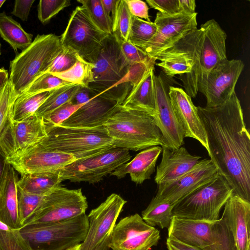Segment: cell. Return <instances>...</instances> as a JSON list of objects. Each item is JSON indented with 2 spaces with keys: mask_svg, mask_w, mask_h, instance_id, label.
<instances>
[{
  "mask_svg": "<svg viewBox=\"0 0 250 250\" xmlns=\"http://www.w3.org/2000/svg\"><path fill=\"white\" fill-rule=\"evenodd\" d=\"M204 127L208 154L232 189V194L250 202V135L235 92L223 104L197 106Z\"/></svg>",
  "mask_w": 250,
  "mask_h": 250,
  "instance_id": "1",
  "label": "cell"
},
{
  "mask_svg": "<svg viewBox=\"0 0 250 250\" xmlns=\"http://www.w3.org/2000/svg\"><path fill=\"white\" fill-rule=\"evenodd\" d=\"M93 64V82L89 85L96 95L121 104L130 91V84H121L131 65L114 34L107 35L99 47L83 58Z\"/></svg>",
  "mask_w": 250,
  "mask_h": 250,
  "instance_id": "2",
  "label": "cell"
},
{
  "mask_svg": "<svg viewBox=\"0 0 250 250\" xmlns=\"http://www.w3.org/2000/svg\"><path fill=\"white\" fill-rule=\"evenodd\" d=\"M62 49L60 36L38 34L27 48L10 62L12 104L35 80L46 73Z\"/></svg>",
  "mask_w": 250,
  "mask_h": 250,
  "instance_id": "3",
  "label": "cell"
},
{
  "mask_svg": "<svg viewBox=\"0 0 250 250\" xmlns=\"http://www.w3.org/2000/svg\"><path fill=\"white\" fill-rule=\"evenodd\" d=\"M104 126L115 147L136 151L163 145L154 118L143 111L118 104Z\"/></svg>",
  "mask_w": 250,
  "mask_h": 250,
  "instance_id": "4",
  "label": "cell"
},
{
  "mask_svg": "<svg viewBox=\"0 0 250 250\" xmlns=\"http://www.w3.org/2000/svg\"><path fill=\"white\" fill-rule=\"evenodd\" d=\"M46 136L38 144L76 160L90 157L114 147L104 126L95 128L46 127Z\"/></svg>",
  "mask_w": 250,
  "mask_h": 250,
  "instance_id": "5",
  "label": "cell"
},
{
  "mask_svg": "<svg viewBox=\"0 0 250 250\" xmlns=\"http://www.w3.org/2000/svg\"><path fill=\"white\" fill-rule=\"evenodd\" d=\"M88 225L85 213L61 222L25 226L20 231L32 250H67L83 242Z\"/></svg>",
  "mask_w": 250,
  "mask_h": 250,
  "instance_id": "6",
  "label": "cell"
},
{
  "mask_svg": "<svg viewBox=\"0 0 250 250\" xmlns=\"http://www.w3.org/2000/svg\"><path fill=\"white\" fill-rule=\"evenodd\" d=\"M201 47L195 65L189 73L180 76L185 92L195 98L204 88L210 71L227 59L226 41L227 35L219 23L211 19L202 24Z\"/></svg>",
  "mask_w": 250,
  "mask_h": 250,
  "instance_id": "7",
  "label": "cell"
},
{
  "mask_svg": "<svg viewBox=\"0 0 250 250\" xmlns=\"http://www.w3.org/2000/svg\"><path fill=\"white\" fill-rule=\"evenodd\" d=\"M168 237L203 250H236L231 232L222 217L209 222L173 216Z\"/></svg>",
  "mask_w": 250,
  "mask_h": 250,
  "instance_id": "8",
  "label": "cell"
},
{
  "mask_svg": "<svg viewBox=\"0 0 250 250\" xmlns=\"http://www.w3.org/2000/svg\"><path fill=\"white\" fill-rule=\"evenodd\" d=\"M232 194L230 186L218 174L212 181L177 203L172 208V216L189 220L216 221Z\"/></svg>",
  "mask_w": 250,
  "mask_h": 250,
  "instance_id": "9",
  "label": "cell"
},
{
  "mask_svg": "<svg viewBox=\"0 0 250 250\" xmlns=\"http://www.w3.org/2000/svg\"><path fill=\"white\" fill-rule=\"evenodd\" d=\"M87 207L86 198L81 189H69L60 185L46 194L22 227L75 218L85 214Z\"/></svg>",
  "mask_w": 250,
  "mask_h": 250,
  "instance_id": "10",
  "label": "cell"
},
{
  "mask_svg": "<svg viewBox=\"0 0 250 250\" xmlns=\"http://www.w3.org/2000/svg\"><path fill=\"white\" fill-rule=\"evenodd\" d=\"M129 150L112 147L90 157L76 160L59 171L61 181L95 183L131 159Z\"/></svg>",
  "mask_w": 250,
  "mask_h": 250,
  "instance_id": "11",
  "label": "cell"
},
{
  "mask_svg": "<svg viewBox=\"0 0 250 250\" xmlns=\"http://www.w3.org/2000/svg\"><path fill=\"white\" fill-rule=\"evenodd\" d=\"M126 201L112 193L87 215L89 225L79 250H108L110 237Z\"/></svg>",
  "mask_w": 250,
  "mask_h": 250,
  "instance_id": "12",
  "label": "cell"
},
{
  "mask_svg": "<svg viewBox=\"0 0 250 250\" xmlns=\"http://www.w3.org/2000/svg\"><path fill=\"white\" fill-rule=\"evenodd\" d=\"M107 35L95 24L86 8L81 5L72 12L60 40L62 47L84 58L96 50Z\"/></svg>",
  "mask_w": 250,
  "mask_h": 250,
  "instance_id": "13",
  "label": "cell"
},
{
  "mask_svg": "<svg viewBox=\"0 0 250 250\" xmlns=\"http://www.w3.org/2000/svg\"><path fill=\"white\" fill-rule=\"evenodd\" d=\"M197 15L196 12L173 15L157 12L154 22L157 27L155 35L147 43L137 47L156 60L160 53L197 28Z\"/></svg>",
  "mask_w": 250,
  "mask_h": 250,
  "instance_id": "14",
  "label": "cell"
},
{
  "mask_svg": "<svg viewBox=\"0 0 250 250\" xmlns=\"http://www.w3.org/2000/svg\"><path fill=\"white\" fill-rule=\"evenodd\" d=\"M160 238L159 230L136 213L121 219L116 224L109 248L112 250H149L157 245Z\"/></svg>",
  "mask_w": 250,
  "mask_h": 250,
  "instance_id": "15",
  "label": "cell"
},
{
  "mask_svg": "<svg viewBox=\"0 0 250 250\" xmlns=\"http://www.w3.org/2000/svg\"><path fill=\"white\" fill-rule=\"evenodd\" d=\"M46 135L42 117L34 114L20 121L10 118L0 134V150L7 159L34 146Z\"/></svg>",
  "mask_w": 250,
  "mask_h": 250,
  "instance_id": "16",
  "label": "cell"
},
{
  "mask_svg": "<svg viewBox=\"0 0 250 250\" xmlns=\"http://www.w3.org/2000/svg\"><path fill=\"white\" fill-rule=\"evenodd\" d=\"M202 31L197 28L160 53L155 63L167 76L189 73L195 65L202 43Z\"/></svg>",
  "mask_w": 250,
  "mask_h": 250,
  "instance_id": "17",
  "label": "cell"
},
{
  "mask_svg": "<svg viewBox=\"0 0 250 250\" xmlns=\"http://www.w3.org/2000/svg\"><path fill=\"white\" fill-rule=\"evenodd\" d=\"M218 174L210 159H204L188 172L169 183L158 185L155 198L173 205L197 189L209 183Z\"/></svg>",
  "mask_w": 250,
  "mask_h": 250,
  "instance_id": "18",
  "label": "cell"
},
{
  "mask_svg": "<svg viewBox=\"0 0 250 250\" xmlns=\"http://www.w3.org/2000/svg\"><path fill=\"white\" fill-rule=\"evenodd\" d=\"M76 159L73 156L45 147L38 143L7 159L20 174L55 172Z\"/></svg>",
  "mask_w": 250,
  "mask_h": 250,
  "instance_id": "19",
  "label": "cell"
},
{
  "mask_svg": "<svg viewBox=\"0 0 250 250\" xmlns=\"http://www.w3.org/2000/svg\"><path fill=\"white\" fill-rule=\"evenodd\" d=\"M244 64L239 59H227L216 65L209 73L201 92L206 98L207 107H214L227 101L235 92Z\"/></svg>",
  "mask_w": 250,
  "mask_h": 250,
  "instance_id": "20",
  "label": "cell"
},
{
  "mask_svg": "<svg viewBox=\"0 0 250 250\" xmlns=\"http://www.w3.org/2000/svg\"><path fill=\"white\" fill-rule=\"evenodd\" d=\"M156 114L153 117L163 140L162 146L176 149L184 144L185 136L172 109L167 86L160 75L154 76Z\"/></svg>",
  "mask_w": 250,
  "mask_h": 250,
  "instance_id": "21",
  "label": "cell"
},
{
  "mask_svg": "<svg viewBox=\"0 0 250 250\" xmlns=\"http://www.w3.org/2000/svg\"><path fill=\"white\" fill-rule=\"evenodd\" d=\"M168 96L175 115L181 126L185 137L197 140L209 151L207 135L191 98L181 88L170 86Z\"/></svg>",
  "mask_w": 250,
  "mask_h": 250,
  "instance_id": "22",
  "label": "cell"
},
{
  "mask_svg": "<svg viewBox=\"0 0 250 250\" xmlns=\"http://www.w3.org/2000/svg\"><path fill=\"white\" fill-rule=\"evenodd\" d=\"M221 217L231 232L236 250H250V202L232 194Z\"/></svg>",
  "mask_w": 250,
  "mask_h": 250,
  "instance_id": "23",
  "label": "cell"
},
{
  "mask_svg": "<svg viewBox=\"0 0 250 250\" xmlns=\"http://www.w3.org/2000/svg\"><path fill=\"white\" fill-rule=\"evenodd\" d=\"M118 104L115 101L96 95L80 107L61 125L79 128L104 126Z\"/></svg>",
  "mask_w": 250,
  "mask_h": 250,
  "instance_id": "24",
  "label": "cell"
},
{
  "mask_svg": "<svg viewBox=\"0 0 250 250\" xmlns=\"http://www.w3.org/2000/svg\"><path fill=\"white\" fill-rule=\"evenodd\" d=\"M161 162L157 167L155 182L158 185L171 182L180 177L198 162L201 157L192 155L181 146L170 149L162 146Z\"/></svg>",
  "mask_w": 250,
  "mask_h": 250,
  "instance_id": "25",
  "label": "cell"
},
{
  "mask_svg": "<svg viewBox=\"0 0 250 250\" xmlns=\"http://www.w3.org/2000/svg\"><path fill=\"white\" fill-rule=\"evenodd\" d=\"M18 173L7 162L0 191V222L16 229L22 228L18 212Z\"/></svg>",
  "mask_w": 250,
  "mask_h": 250,
  "instance_id": "26",
  "label": "cell"
},
{
  "mask_svg": "<svg viewBox=\"0 0 250 250\" xmlns=\"http://www.w3.org/2000/svg\"><path fill=\"white\" fill-rule=\"evenodd\" d=\"M154 67L136 78L132 88L121 105L126 108L146 112L153 117L156 114Z\"/></svg>",
  "mask_w": 250,
  "mask_h": 250,
  "instance_id": "27",
  "label": "cell"
},
{
  "mask_svg": "<svg viewBox=\"0 0 250 250\" xmlns=\"http://www.w3.org/2000/svg\"><path fill=\"white\" fill-rule=\"evenodd\" d=\"M162 152V147L159 146L145 149L129 162L118 167L110 175L120 179L129 174L132 182L137 185L141 184L145 180L149 179L155 172L157 161Z\"/></svg>",
  "mask_w": 250,
  "mask_h": 250,
  "instance_id": "28",
  "label": "cell"
},
{
  "mask_svg": "<svg viewBox=\"0 0 250 250\" xmlns=\"http://www.w3.org/2000/svg\"><path fill=\"white\" fill-rule=\"evenodd\" d=\"M59 171L21 174V177L18 182L17 187L27 193L45 194L60 186L62 181Z\"/></svg>",
  "mask_w": 250,
  "mask_h": 250,
  "instance_id": "29",
  "label": "cell"
},
{
  "mask_svg": "<svg viewBox=\"0 0 250 250\" xmlns=\"http://www.w3.org/2000/svg\"><path fill=\"white\" fill-rule=\"evenodd\" d=\"M0 36L17 52L18 49L24 50L33 42V35L26 32L18 22L5 12L0 13Z\"/></svg>",
  "mask_w": 250,
  "mask_h": 250,
  "instance_id": "30",
  "label": "cell"
},
{
  "mask_svg": "<svg viewBox=\"0 0 250 250\" xmlns=\"http://www.w3.org/2000/svg\"><path fill=\"white\" fill-rule=\"evenodd\" d=\"M174 205L154 197L147 207L142 212V218L148 225L161 229L168 228L173 217Z\"/></svg>",
  "mask_w": 250,
  "mask_h": 250,
  "instance_id": "31",
  "label": "cell"
},
{
  "mask_svg": "<svg viewBox=\"0 0 250 250\" xmlns=\"http://www.w3.org/2000/svg\"><path fill=\"white\" fill-rule=\"evenodd\" d=\"M51 91L18 97L12 106L10 119L20 121L33 115L50 95Z\"/></svg>",
  "mask_w": 250,
  "mask_h": 250,
  "instance_id": "32",
  "label": "cell"
},
{
  "mask_svg": "<svg viewBox=\"0 0 250 250\" xmlns=\"http://www.w3.org/2000/svg\"><path fill=\"white\" fill-rule=\"evenodd\" d=\"M81 86L79 84L70 83L53 89L34 114L43 118L46 117L55 109L70 101Z\"/></svg>",
  "mask_w": 250,
  "mask_h": 250,
  "instance_id": "33",
  "label": "cell"
},
{
  "mask_svg": "<svg viewBox=\"0 0 250 250\" xmlns=\"http://www.w3.org/2000/svg\"><path fill=\"white\" fill-rule=\"evenodd\" d=\"M53 74L70 83L88 87L93 82V64L79 56L77 62L70 69Z\"/></svg>",
  "mask_w": 250,
  "mask_h": 250,
  "instance_id": "34",
  "label": "cell"
},
{
  "mask_svg": "<svg viewBox=\"0 0 250 250\" xmlns=\"http://www.w3.org/2000/svg\"><path fill=\"white\" fill-rule=\"evenodd\" d=\"M157 30L154 22L132 16L128 41L136 46L142 45L154 36Z\"/></svg>",
  "mask_w": 250,
  "mask_h": 250,
  "instance_id": "35",
  "label": "cell"
},
{
  "mask_svg": "<svg viewBox=\"0 0 250 250\" xmlns=\"http://www.w3.org/2000/svg\"><path fill=\"white\" fill-rule=\"evenodd\" d=\"M87 10L92 21L103 32L107 35L112 34L111 19L107 15L101 0H78Z\"/></svg>",
  "mask_w": 250,
  "mask_h": 250,
  "instance_id": "36",
  "label": "cell"
},
{
  "mask_svg": "<svg viewBox=\"0 0 250 250\" xmlns=\"http://www.w3.org/2000/svg\"><path fill=\"white\" fill-rule=\"evenodd\" d=\"M0 250H32L20 229H13L0 222Z\"/></svg>",
  "mask_w": 250,
  "mask_h": 250,
  "instance_id": "37",
  "label": "cell"
},
{
  "mask_svg": "<svg viewBox=\"0 0 250 250\" xmlns=\"http://www.w3.org/2000/svg\"><path fill=\"white\" fill-rule=\"evenodd\" d=\"M45 195L27 193L17 187L18 212L22 227L41 203Z\"/></svg>",
  "mask_w": 250,
  "mask_h": 250,
  "instance_id": "38",
  "label": "cell"
},
{
  "mask_svg": "<svg viewBox=\"0 0 250 250\" xmlns=\"http://www.w3.org/2000/svg\"><path fill=\"white\" fill-rule=\"evenodd\" d=\"M68 84L70 83L53 74L45 73L35 80L19 97L29 96L42 92L51 91L58 87Z\"/></svg>",
  "mask_w": 250,
  "mask_h": 250,
  "instance_id": "39",
  "label": "cell"
},
{
  "mask_svg": "<svg viewBox=\"0 0 250 250\" xmlns=\"http://www.w3.org/2000/svg\"><path fill=\"white\" fill-rule=\"evenodd\" d=\"M132 17L125 0H120L115 25L112 31V33L119 40H128Z\"/></svg>",
  "mask_w": 250,
  "mask_h": 250,
  "instance_id": "40",
  "label": "cell"
},
{
  "mask_svg": "<svg viewBox=\"0 0 250 250\" xmlns=\"http://www.w3.org/2000/svg\"><path fill=\"white\" fill-rule=\"evenodd\" d=\"M70 4V0H41L38 5V19L42 23L45 24Z\"/></svg>",
  "mask_w": 250,
  "mask_h": 250,
  "instance_id": "41",
  "label": "cell"
},
{
  "mask_svg": "<svg viewBox=\"0 0 250 250\" xmlns=\"http://www.w3.org/2000/svg\"><path fill=\"white\" fill-rule=\"evenodd\" d=\"M118 40L123 55L131 65L138 63L154 65L156 63L155 60L148 56L142 50L128 40L123 41L119 40L118 39Z\"/></svg>",
  "mask_w": 250,
  "mask_h": 250,
  "instance_id": "42",
  "label": "cell"
},
{
  "mask_svg": "<svg viewBox=\"0 0 250 250\" xmlns=\"http://www.w3.org/2000/svg\"><path fill=\"white\" fill-rule=\"evenodd\" d=\"M78 56L73 50L62 47L46 73L56 74L67 71L76 63Z\"/></svg>",
  "mask_w": 250,
  "mask_h": 250,
  "instance_id": "43",
  "label": "cell"
},
{
  "mask_svg": "<svg viewBox=\"0 0 250 250\" xmlns=\"http://www.w3.org/2000/svg\"><path fill=\"white\" fill-rule=\"evenodd\" d=\"M82 105L73 104L68 101L43 118L46 127L61 125Z\"/></svg>",
  "mask_w": 250,
  "mask_h": 250,
  "instance_id": "44",
  "label": "cell"
},
{
  "mask_svg": "<svg viewBox=\"0 0 250 250\" xmlns=\"http://www.w3.org/2000/svg\"><path fill=\"white\" fill-rule=\"evenodd\" d=\"M11 86L8 79L0 92V134L11 116Z\"/></svg>",
  "mask_w": 250,
  "mask_h": 250,
  "instance_id": "45",
  "label": "cell"
},
{
  "mask_svg": "<svg viewBox=\"0 0 250 250\" xmlns=\"http://www.w3.org/2000/svg\"><path fill=\"white\" fill-rule=\"evenodd\" d=\"M146 1L151 8L164 14L173 15L183 13L179 0H146Z\"/></svg>",
  "mask_w": 250,
  "mask_h": 250,
  "instance_id": "46",
  "label": "cell"
},
{
  "mask_svg": "<svg viewBox=\"0 0 250 250\" xmlns=\"http://www.w3.org/2000/svg\"><path fill=\"white\" fill-rule=\"evenodd\" d=\"M125 0L132 16L151 21L148 14V7L145 2L140 0Z\"/></svg>",
  "mask_w": 250,
  "mask_h": 250,
  "instance_id": "47",
  "label": "cell"
},
{
  "mask_svg": "<svg viewBox=\"0 0 250 250\" xmlns=\"http://www.w3.org/2000/svg\"><path fill=\"white\" fill-rule=\"evenodd\" d=\"M35 0H16L11 14L22 21H27Z\"/></svg>",
  "mask_w": 250,
  "mask_h": 250,
  "instance_id": "48",
  "label": "cell"
},
{
  "mask_svg": "<svg viewBox=\"0 0 250 250\" xmlns=\"http://www.w3.org/2000/svg\"><path fill=\"white\" fill-rule=\"evenodd\" d=\"M95 96L96 94L89 87L81 86L70 101L75 104L83 105Z\"/></svg>",
  "mask_w": 250,
  "mask_h": 250,
  "instance_id": "49",
  "label": "cell"
},
{
  "mask_svg": "<svg viewBox=\"0 0 250 250\" xmlns=\"http://www.w3.org/2000/svg\"><path fill=\"white\" fill-rule=\"evenodd\" d=\"M120 0H101L104 10L107 15L111 19L112 31L115 26L118 6Z\"/></svg>",
  "mask_w": 250,
  "mask_h": 250,
  "instance_id": "50",
  "label": "cell"
},
{
  "mask_svg": "<svg viewBox=\"0 0 250 250\" xmlns=\"http://www.w3.org/2000/svg\"><path fill=\"white\" fill-rule=\"evenodd\" d=\"M166 244L168 250H203L197 247L169 237L167 238Z\"/></svg>",
  "mask_w": 250,
  "mask_h": 250,
  "instance_id": "51",
  "label": "cell"
},
{
  "mask_svg": "<svg viewBox=\"0 0 250 250\" xmlns=\"http://www.w3.org/2000/svg\"><path fill=\"white\" fill-rule=\"evenodd\" d=\"M181 12L188 14L195 13L196 3L194 0H179Z\"/></svg>",
  "mask_w": 250,
  "mask_h": 250,
  "instance_id": "52",
  "label": "cell"
},
{
  "mask_svg": "<svg viewBox=\"0 0 250 250\" xmlns=\"http://www.w3.org/2000/svg\"><path fill=\"white\" fill-rule=\"evenodd\" d=\"M6 162V157L0 150V191Z\"/></svg>",
  "mask_w": 250,
  "mask_h": 250,
  "instance_id": "53",
  "label": "cell"
},
{
  "mask_svg": "<svg viewBox=\"0 0 250 250\" xmlns=\"http://www.w3.org/2000/svg\"><path fill=\"white\" fill-rule=\"evenodd\" d=\"M9 79L8 72L4 67L0 68V92Z\"/></svg>",
  "mask_w": 250,
  "mask_h": 250,
  "instance_id": "54",
  "label": "cell"
},
{
  "mask_svg": "<svg viewBox=\"0 0 250 250\" xmlns=\"http://www.w3.org/2000/svg\"><path fill=\"white\" fill-rule=\"evenodd\" d=\"M80 245H81V244L74 247H73L69 249H68L67 250H79L80 248Z\"/></svg>",
  "mask_w": 250,
  "mask_h": 250,
  "instance_id": "55",
  "label": "cell"
},
{
  "mask_svg": "<svg viewBox=\"0 0 250 250\" xmlns=\"http://www.w3.org/2000/svg\"><path fill=\"white\" fill-rule=\"evenodd\" d=\"M5 1V0H0V8L1 7V6L3 5V4L4 3Z\"/></svg>",
  "mask_w": 250,
  "mask_h": 250,
  "instance_id": "56",
  "label": "cell"
},
{
  "mask_svg": "<svg viewBox=\"0 0 250 250\" xmlns=\"http://www.w3.org/2000/svg\"><path fill=\"white\" fill-rule=\"evenodd\" d=\"M1 54V43H0V55Z\"/></svg>",
  "mask_w": 250,
  "mask_h": 250,
  "instance_id": "57",
  "label": "cell"
}]
</instances>
